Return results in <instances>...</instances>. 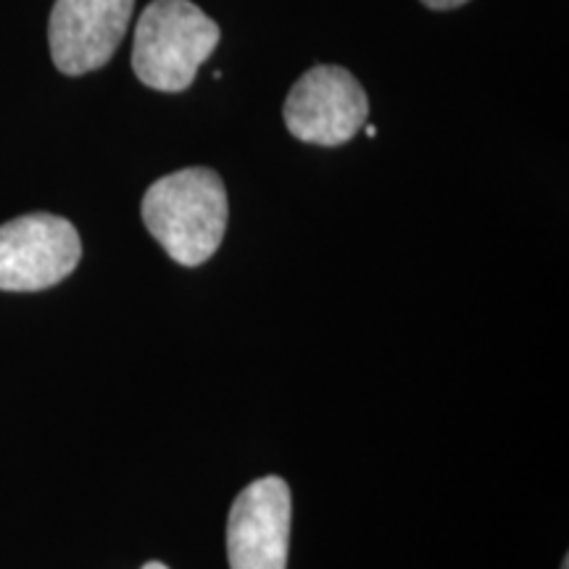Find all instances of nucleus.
I'll list each match as a JSON object with an SVG mask.
<instances>
[{
	"instance_id": "f257e3e1",
	"label": "nucleus",
	"mask_w": 569,
	"mask_h": 569,
	"mask_svg": "<svg viewBox=\"0 0 569 569\" xmlns=\"http://www.w3.org/2000/svg\"><path fill=\"white\" fill-rule=\"evenodd\" d=\"M227 190L213 169L190 167L161 177L142 198V222L177 264L201 267L222 246Z\"/></svg>"
},
{
	"instance_id": "f03ea898",
	"label": "nucleus",
	"mask_w": 569,
	"mask_h": 569,
	"mask_svg": "<svg viewBox=\"0 0 569 569\" xmlns=\"http://www.w3.org/2000/svg\"><path fill=\"white\" fill-rule=\"evenodd\" d=\"M217 21L190 0H153L140 13L132 42V69L142 84L182 92L219 46Z\"/></svg>"
},
{
	"instance_id": "7ed1b4c3",
	"label": "nucleus",
	"mask_w": 569,
	"mask_h": 569,
	"mask_svg": "<svg viewBox=\"0 0 569 569\" xmlns=\"http://www.w3.org/2000/svg\"><path fill=\"white\" fill-rule=\"evenodd\" d=\"M74 224L56 213H27L0 227V290L34 293L59 284L80 264Z\"/></svg>"
},
{
	"instance_id": "20e7f679",
	"label": "nucleus",
	"mask_w": 569,
	"mask_h": 569,
	"mask_svg": "<svg viewBox=\"0 0 569 569\" xmlns=\"http://www.w3.org/2000/svg\"><path fill=\"white\" fill-rule=\"evenodd\" d=\"M369 101L348 69L315 67L293 84L282 106L290 134L311 146L336 148L367 124Z\"/></svg>"
},
{
	"instance_id": "39448f33",
	"label": "nucleus",
	"mask_w": 569,
	"mask_h": 569,
	"mask_svg": "<svg viewBox=\"0 0 569 569\" xmlns=\"http://www.w3.org/2000/svg\"><path fill=\"white\" fill-rule=\"evenodd\" d=\"M290 488L282 478H261L240 490L227 519L230 569H288Z\"/></svg>"
},
{
	"instance_id": "423d86ee",
	"label": "nucleus",
	"mask_w": 569,
	"mask_h": 569,
	"mask_svg": "<svg viewBox=\"0 0 569 569\" xmlns=\"http://www.w3.org/2000/svg\"><path fill=\"white\" fill-rule=\"evenodd\" d=\"M134 0H56L48 24L51 56L69 77L106 67L122 46Z\"/></svg>"
},
{
	"instance_id": "0eeeda50",
	"label": "nucleus",
	"mask_w": 569,
	"mask_h": 569,
	"mask_svg": "<svg viewBox=\"0 0 569 569\" xmlns=\"http://www.w3.org/2000/svg\"><path fill=\"white\" fill-rule=\"evenodd\" d=\"M422 3L432 11H448V9H459V6H465L467 0H422Z\"/></svg>"
},
{
	"instance_id": "6e6552de",
	"label": "nucleus",
	"mask_w": 569,
	"mask_h": 569,
	"mask_svg": "<svg viewBox=\"0 0 569 569\" xmlns=\"http://www.w3.org/2000/svg\"><path fill=\"white\" fill-rule=\"evenodd\" d=\"M142 569H169V567L161 565V561H148V565L142 567Z\"/></svg>"
},
{
	"instance_id": "1a4fd4ad",
	"label": "nucleus",
	"mask_w": 569,
	"mask_h": 569,
	"mask_svg": "<svg viewBox=\"0 0 569 569\" xmlns=\"http://www.w3.org/2000/svg\"><path fill=\"white\" fill-rule=\"evenodd\" d=\"M367 134H369V138H377V127L369 124V127H367Z\"/></svg>"
},
{
	"instance_id": "9d476101",
	"label": "nucleus",
	"mask_w": 569,
	"mask_h": 569,
	"mask_svg": "<svg viewBox=\"0 0 569 569\" xmlns=\"http://www.w3.org/2000/svg\"><path fill=\"white\" fill-rule=\"evenodd\" d=\"M561 569H569V559H565V561H561Z\"/></svg>"
}]
</instances>
